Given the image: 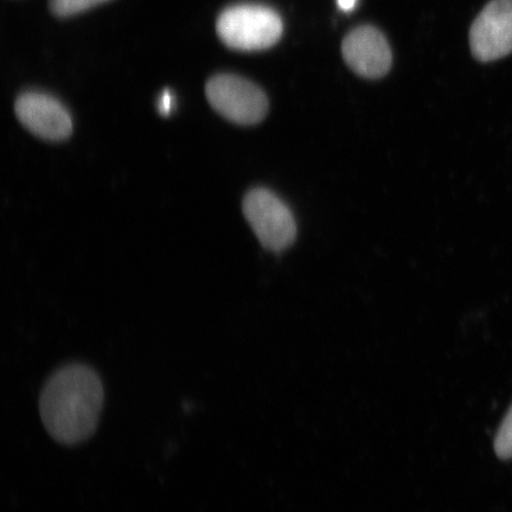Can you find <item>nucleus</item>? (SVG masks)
I'll return each instance as SVG.
<instances>
[{"instance_id": "f257e3e1", "label": "nucleus", "mask_w": 512, "mask_h": 512, "mask_svg": "<svg viewBox=\"0 0 512 512\" xmlns=\"http://www.w3.org/2000/svg\"><path fill=\"white\" fill-rule=\"evenodd\" d=\"M104 398L98 373L86 364L70 363L44 384L40 399L43 424L57 443H83L98 427Z\"/></svg>"}, {"instance_id": "f03ea898", "label": "nucleus", "mask_w": 512, "mask_h": 512, "mask_svg": "<svg viewBox=\"0 0 512 512\" xmlns=\"http://www.w3.org/2000/svg\"><path fill=\"white\" fill-rule=\"evenodd\" d=\"M278 12L264 5L232 6L217 18L216 31L227 47L241 51L271 48L283 35Z\"/></svg>"}, {"instance_id": "7ed1b4c3", "label": "nucleus", "mask_w": 512, "mask_h": 512, "mask_svg": "<svg viewBox=\"0 0 512 512\" xmlns=\"http://www.w3.org/2000/svg\"><path fill=\"white\" fill-rule=\"evenodd\" d=\"M242 210L256 238L268 251H285L296 240V219L290 207L273 191L265 188L249 191L243 198Z\"/></svg>"}, {"instance_id": "20e7f679", "label": "nucleus", "mask_w": 512, "mask_h": 512, "mask_svg": "<svg viewBox=\"0 0 512 512\" xmlns=\"http://www.w3.org/2000/svg\"><path fill=\"white\" fill-rule=\"evenodd\" d=\"M206 94L214 110L234 124H259L268 112L265 92L255 83L238 75L214 76L207 83Z\"/></svg>"}, {"instance_id": "39448f33", "label": "nucleus", "mask_w": 512, "mask_h": 512, "mask_svg": "<svg viewBox=\"0 0 512 512\" xmlns=\"http://www.w3.org/2000/svg\"><path fill=\"white\" fill-rule=\"evenodd\" d=\"M472 55L492 62L512 53V0H492L485 6L470 31Z\"/></svg>"}, {"instance_id": "423d86ee", "label": "nucleus", "mask_w": 512, "mask_h": 512, "mask_svg": "<svg viewBox=\"0 0 512 512\" xmlns=\"http://www.w3.org/2000/svg\"><path fill=\"white\" fill-rule=\"evenodd\" d=\"M15 112L24 127L49 142H61L73 132V120L67 108L48 94H22L16 101Z\"/></svg>"}, {"instance_id": "0eeeda50", "label": "nucleus", "mask_w": 512, "mask_h": 512, "mask_svg": "<svg viewBox=\"0 0 512 512\" xmlns=\"http://www.w3.org/2000/svg\"><path fill=\"white\" fill-rule=\"evenodd\" d=\"M342 54L350 69L362 78H383L392 67V51L386 37L370 25L352 30L344 38Z\"/></svg>"}, {"instance_id": "6e6552de", "label": "nucleus", "mask_w": 512, "mask_h": 512, "mask_svg": "<svg viewBox=\"0 0 512 512\" xmlns=\"http://www.w3.org/2000/svg\"><path fill=\"white\" fill-rule=\"evenodd\" d=\"M105 2L108 0H50V8L56 16L68 17Z\"/></svg>"}, {"instance_id": "1a4fd4ad", "label": "nucleus", "mask_w": 512, "mask_h": 512, "mask_svg": "<svg viewBox=\"0 0 512 512\" xmlns=\"http://www.w3.org/2000/svg\"><path fill=\"white\" fill-rule=\"evenodd\" d=\"M495 451L498 458L503 460L512 459V406L497 432Z\"/></svg>"}, {"instance_id": "9d476101", "label": "nucleus", "mask_w": 512, "mask_h": 512, "mask_svg": "<svg viewBox=\"0 0 512 512\" xmlns=\"http://www.w3.org/2000/svg\"><path fill=\"white\" fill-rule=\"evenodd\" d=\"M174 105V95H172L171 92L166 91L160 95L158 100V110L160 113L163 115L169 114L172 111V108H174Z\"/></svg>"}, {"instance_id": "9b49d317", "label": "nucleus", "mask_w": 512, "mask_h": 512, "mask_svg": "<svg viewBox=\"0 0 512 512\" xmlns=\"http://www.w3.org/2000/svg\"><path fill=\"white\" fill-rule=\"evenodd\" d=\"M337 3L343 11H350L355 8L356 0H337Z\"/></svg>"}]
</instances>
